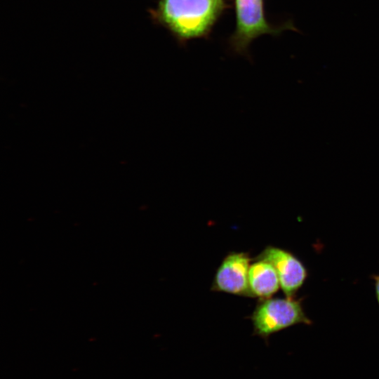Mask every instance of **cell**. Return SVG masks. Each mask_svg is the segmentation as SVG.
Here are the masks:
<instances>
[{
    "mask_svg": "<svg viewBox=\"0 0 379 379\" xmlns=\"http://www.w3.org/2000/svg\"><path fill=\"white\" fill-rule=\"evenodd\" d=\"M253 259L265 260L273 265L286 297H295L308 277L307 269L303 262L284 248L267 246Z\"/></svg>",
    "mask_w": 379,
    "mask_h": 379,
    "instance_id": "obj_5",
    "label": "cell"
},
{
    "mask_svg": "<svg viewBox=\"0 0 379 379\" xmlns=\"http://www.w3.org/2000/svg\"><path fill=\"white\" fill-rule=\"evenodd\" d=\"M248 270L251 298L258 300L272 298L280 288L277 272L273 265L262 259H253Z\"/></svg>",
    "mask_w": 379,
    "mask_h": 379,
    "instance_id": "obj_6",
    "label": "cell"
},
{
    "mask_svg": "<svg viewBox=\"0 0 379 379\" xmlns=\"http://www.w3.org/2000/svg\"><path fill=\"white\" fill-rule=\"evenodd\" d=\"M371 278L374 281L376 299L379 305V274H373Z\"/></svg>",
    "mask_w": 379,
    "mask_h": 379,
    "instance_id": "obj_7",
    "label": "cell"
},
{
    "mask_svg": "<svg viewBox=\"0 0 379 379\" xmlns=\"http://www.w3.org/2000/svg\"><path fill=\"white\" fill-rule=\"evenodd\" d=\"M247 252H230L218 267L211 290L251 298L248 270L251 261Z\"/></svg>",
    "mask_w": 379,
    "mask_h": 379,
    "instance_id": "obj_4",
    "label": "cell"
},
{
    "mask_svg": "<svg viewBox=\"0 0 379 379\" xmlns=\"http://www.w3.org/2000/svg\"><path fill=\"white\" fill-rule=\"evenodd\" d=\"M235 27L227 39L229 49L234 54L249 57V46L265 34L279 35L283 31H298L291 20L274 25L267 19L265 0H234Z\"/></svg>",
    "mask_w": 379,
    "mask_h": 379,
    "instance_id": "obj_2",
    "label": "cell"
},
{
    "mask_svg": "<svg viewBox=\"0 0 379 379\" xmlns=\"http://www.w3.org/2000/svg\"><path fill=\"white\" fill-rule=\"evenodd\" d=\"M231 8L230 0H159L149 13L180 46L208 39L220 18Z\"/></svg>",
    "mask_w": 379,
    "mask_h": 379,
    "instance_id": "obj_1",
    "label": "cell"
},
{
    "mask_svg": "<svg viewBox=\"0 0 379 379\" xmlns=\"http://www.w3.org/2000/svg\"><path fill=\"white\" fill-rule=\"evenodd\" d=\"M302 301V298L295 297H272L258 300L249 317L253 324V335L267 341L272 334L294 325L312 324Z\"/></svg>",
    "mask_w": 379,
    "mask_h": 379,
    "instance_id": "obj_3",
    "label": "cell"
}]
</instances>
